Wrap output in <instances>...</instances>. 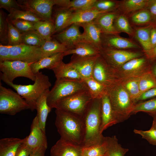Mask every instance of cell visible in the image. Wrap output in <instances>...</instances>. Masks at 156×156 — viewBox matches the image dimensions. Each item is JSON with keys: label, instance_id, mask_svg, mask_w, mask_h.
<instances>
[{"label": "cell", "instance_id": "94428289", "mask_svg": "<svg viewBox=\"0 0 156 156\" xmlns=\"http://www.w3.org/2000/svg\"><path fill=\"white\" fill-rule=\"evenodd\" d=\"M105 156V155H103V156Z\"/></svg>", "mask_w": 156, "mask_h": 156}, {"label": "cell", "instance_id": "44dd1931", "mask_svg": "<svg viewBox=\"0 0 156 156\" xmlns=\"http://www.w3.org/2000/svg\"><path fill=\"white\" fill-rule=\"evenodd\" d=\"M118 16L113 11L103 14L93 21L101 30L102 34L107 35H117L119 32L114 25L115 21Z\"/></svg>", "mask_w": 156, "mask_h": 156}, {"label": "cell", "instance_id": "e575fe53", "mask_svg": "<svg viewBox=\"0 0 156 156\" xmlns=\"http://www.w3.org/2000/svg\"><path fill=\"white\" fill-rule=\"evenodd\" d=\"M150 27H141L136 30L135 37L141 44L144 51H147L151 49L150 41Z\"/></svg>", "mask_w": 156, "mask_h": 156}, {"label": "cell", "instance_id": "ab89813d", "mask_svg": "<svg viewBox=\"0 0 156 156\" xmlns=\"http://www.w3.org/2000/svg\"><path fill=\"white\" fill-rule=\"evenodd\" d=\"M7 21L8 27V45L14 46L23 44L21 38L22 33L8 19Z\"/></svg>", "mask_w": 156, "mask_h": 156}, {"label": "cell", "instance_id": "f6af8a7d", "mask_svg": "<svg viewBox=\"0 0 156 156\" xmlns=\"http://www.w3.org/2000/svg\"><path fill=\"white\" fill-rule=\"evenodd\" d=\"M8 20L21 33L30 31L35 30V22L21 19Z\"/></svg>", "mask_w": 156, "mask_h": 156}, {"label": "cell", "instance_id": "c3c4849f", "mask_svg": "<svg viewBox=\"0 0 156 156\" xmlns=\"http://www.w3.org/2000/svg\"><path fill=\"white\" fill-rule=\"evenodd\" d=\"M133 132L141 135L143 138L146 140L150 144L156 145V129L151 128L147 131L134 129Z\"/></svg>", "mask_w": 156, "mask_h": 156}, {"label": "cell", "instance_id": "681fc988", "mask_svg": "<svg viewBox=\"0 0 156 156\" xmlns=\"http://www.w3.org/2000/svg\"><path fill=\"white\" fill-rule=\"evenodd\" d=\"M0 8L4 9L9 12L12 9H21L17 1L15 0H0Z\"/></svg>", "mask_w": 156, "mask_h": 156}, {"label": "cell", "instance_id": "52a82bcc", "mask_svg": "<svg viewBox=\"0 0 156 156\" xmlns=\"http://www.w3.org/2000/svg\"><path fill=\"white\" fill-rule=\"evenodd\" d=\"M93 99L89 91H83L60 100L55 104L53 108L83 118Z\"/></svg>", "mask_w": 156, "mask_h": 156}, {"label": "cell", "instance_id": "f35d334b", "mask_svg": "<svg viewBox=\"0 0 156 156\" xmlns=\"http://www.w3.org/2000/svg\"><path fill=\"white\" fill-rule=\"evenodd\" d=\"M97 0H69L66 8L74 12L92 8Z\"/></svg>", "mask_w": 156, "mask_h": 156}, {"label": "cell", "instance_id": "74e56055", "mask_svg": "<svg viewBox=\"0 0 156 156\" xmlns=\"http://www.w3.org/2000/svg\"><path fill=\"white\" fill-rule=\"evenodd\" d=\"M139 86L141 94L151 88L156 87V79L151 70L139 77Z\"/></svg>", "mask_w": 156, "mask_h": 156}, {"label": "cell", "instance_id": "7402d4cb", "mask_svg": "<svg viewBox=\"0 0 156 156\" xmlns=\"http://www.w3.org/2000/svg\"><path fill=\"white\" fill-rule=\"evenodd\" d=\"M57 81H83L77 71L68 63L63 61L52 70Z\"/></svg>", "mask_w": 156, "mask_h": 156}, {"label": "cell", "instance_id": "f1b7e54d", "mask_svg": "<svg viewBox=\"0 0 156 156\" xmlns=\"http://www.w3.org/2000/svg\"><path fill=\"white\" fill-rule=\"evenodd\" d=\"M43 57L50 56L60 53H64L68 49L55 39L46 40L40 47Z\"/></svg>", "mask_w": 156, "mask_h": 156}, {"label": "cell", "instance_id": "db71d44e", "mask_svg": "<svg viewBox=\"0 0 156 156\" xmlns=\"http://www.w3.org/2000/svg\"><path fill=\"white\" fill-rule=\"evenodd\" d=\"M47 148L44 147L37 148L32 151L29 156H44Z\"/></svg>", "mask_w": 156, "mask_h": 156}, {"label": "cell", "instance_id": "e0dca14e", "mask_svg": "<svg viewBox=\"0 0 156 156\" xmlns=\"http://www.w3.org/2000/svg\"><path fill=\"white\" fill-rule=\"evenodd\" d=\"M79 27L77 24H73L54 36L68 50L72 49L76 43L81 40L82 34L79 31Z\"/></svg>", "mask_w": 156, "mask_h": 156}, {"label": "cell", "instance_id": "6da1fadb", "mask_svg": "<svg viewBox=\"0 0 156 156\" xmlns=\"http://www.w3.org/2000/svg\"><path fill=\"white\" fill-rule=\"evenodd\" d=\"M55 112V125L60 138L81 147L85 132L83 118L59 109Z\"/></svg>", "mask_w": 156, "mask_h": 156}, {"label": "cell", "instance_id": "7c38bea8", "mask_svg": "<svg viewBox=\"0 0 156 156\" xmlns=\"http://www.w3.org/2000/svg\"><path fill=\"white\" fill-rule=\"evenodd\" d=\"M42 58V53L40 47L23 44L10 46L9 60H19L32 64Z\"/></svg>", "mask_w": 156, "mask_h": 156}, {"label": "cell", "instance_id": "6f0895ef", "mask_svg": "<svg viewBox=\"0 0 156 156\" xmlns=\"http://www.w3.org/2000/svg\"><path fill=\"white\" fill-rule=\"evenodd\" d=\"M150 41L152 49L156 46V28H152L150 32Z\"/></svg>", "mask_w": 156, "mask_h": 156}, {"label": "cell", "instance_id": "4316f807", "mask_svg": "<svg viewBox=\"0 0 156 156\" xmlns=\"http://www.w3.org/2000/svg\"><path fill=\"white\" fill-rule=\"evenodd\" d=\"M100 50L91 44L81 40L76 43L74 47L64 53V56L75 54L82 57L95 56L100 54Z\"/></svg>", "mask_w": 156, "mask_h": 156}, {"label": "cell", "instance_id": "277c9868", "mask_svg": "<svg viewBox=\"0 0 156 156\" xmlns=\"http://www.w3.org/2000/svg\"><path fill=\"white\" fill-rule=\"evenodd\" d=\"M108 95L118 123L123 122L132 115L135 103L121 83L108 89Z\"/></svg>", "mask_w": 156, "mask_h": 156}, {"label": "cell", "instance_id": "60d3db41", "mask_svg": "<svg viewBox=\"0 0 156 156\" xmlns=\"http://www.w3.org/2000/svg\"><path fill=\"white\" fill-rule=\"evenodd\" d=\"M107 151V146L105 141L100 145H94L82 148L83 156H102L104 155Z\"/></svg>", "mask_w": 156, "mask_h": 156}, {"label": "cell", "instance_id": "cb8c5ba5", "mask_svg": "<svg viewBox=\"0 0 156 156\" xmlns=\"http://www.w3.org/2000/svg\"><path fill=\"white\" fill-rule=\"evenodd\" d=\"M64 56V53H60L50 56L43 57L31 64V70L35 74L39 72L41 69L46 68L53 70L62 61Z\"/></svg>", "mask_w": 156, "mask_h": 156}, {"label": "cell", "instance_id": "f907efd6", "mask_svg": "<svg viewBox=\"0 0 156 156\" xmlns=\"http://www.w3.org/2000/svg\"><path fill=\"white\" fill-rule=\"evenodd\" d=\"M155 97H156V87L151 88L142 93L137 100L136 103Z\"/></svg>", "mask_w": 156, "mask_h": 156}, {"label": "cell", "instance_id": "816d5d0a", "mask_svg": "<svg viewBox=\"0 0 156 156\" xmlns=\"http://www.w3.org/2000/svg\"><path fill=\"white\" fill-rule=\"evenodd\" d=\"M10 59V46L0 44V62L9 60Z\"/></svg>", "mask_w": 156, "mask_h": 156}, {"label": "cell", "instance_id": "11a10c76", "mask_svg": "<svg viewBox=\"0 0 156 156\" xmlns=\"http://www.w3.org/2000/svg\"><path fill=\"white\" fill-rule=\"evenodd\" d=\"M144 52L145 56L148 60L156 58V46L151 49Z\"/></svg>", "mask_w": 156, "mask_h": 156}, {"label": "cell", "instance_id": "4fadbf2b", "mask_svg": "<svg viewBox=\"0 0 156 156\" xmlns=\"http://www.w3.org/2000/svg\"><path fill=\"white\" fill-rule=\"evenodd\" d=\"M92 77L108 89L119 83L113 69L100 54L95 62Z\"/></svg>", "mask_w": 156, "mask_h": 156}, {"label": "cell", "instance_id": "5b68a950", "mask_svg": "<svg viewBox=\"0 0 156 156\" xmlns=\"http://www.w3.org/2000/svg\"><path fill=\"white\" fill-rule=\"evenodd\" d=\"M89 91L83 81H56L47 97V103L52 109L58 101L78 93Z\"/></svg>", "mask_w": 156, "mask_h": 156}, {"label": "cell", "instance_id": "30bf717a", "mask_svg": "<svg viewBox=\"0 0 156 156\" xmlns=\"http://www.w3.org/2000/svg\"><path fill=\"white\" fill-rule=\"evenodd\" d=\"M22 10L29 11L43 21H53L52 9L54 6H61L62 0H17Z\"/></svg>", "mask_w": 156, "mask_h": 156}, {"label": "cell", "instance_id": "2e32d148", "mask_svg": "<svg viewBox=\"0 0 156 156\" xmlns=\"http://www.w3.org/2000/svg\"><path fill=\"white\" fill-rule=\"evenodd\" d=\"M82 148L60 138L51 147L50 156H83Z\"/></svg>", "mask_w": 156, "mask_h": 156}, {"label": "cell", "instance_id": "ac0fdd59", "mask_svg": "<svg viewBox=\"0 0 156 156\" xmlns=\"http://www.w3.org/2000/svg\"><path fill=\"white\" fill-rule=\"evenodd\" d=\"M78 25L82 27L84 30L82 34L81 40L91 44L100 51L103 47L101 40L102 33L100 29L93 21Z\"/></svg>", "mask_w": 156, "mask_h": 156}, {"label": "cell", "instance_id": "3957f363", "mask_svg": "<svg viewBox=\"0 0 156 156\" xmlns=\"http://www.w3.org/2000/svg\"><path fill=\"white\" fill-rule=\"evenodd\" d=\"M34 83L28 85L17 84L11 83L0 76V79L14 89L24 99L29 105L32 111L36 109L38 99L43 93L51 86L48 77L42 72L35 74Z\"/></svg>", "mask_w": 156, "mask_h": 156}, {"label": "cell", "instance_id": "7dc6e473", "mask_svg": "<svg viewBox=\"0 0 156 156\" xmlns=\"http://www.w3.org/2000/svg\"><path fill=\"white\" fill-rule=\"evenodd\" d=\"M151 14L147 10H144L134 14L132 16V21L136 24H143L149 22L151 18Z\"/></svg>", "mask_w": 156, "mask_h": 156}, {"label": "cell", "instance_id": "d590c367", "mask_svg": "<svg viewBox=\"0 0 156 156\" xmlns=\"http://www.w3.org/2000/svg\"><path fill=\"white\" fill-rule=\"evenodd\" d=\"M21 38L23 44L40 47L46 40L35 30L22 33Z\"/></svg>", "mask_w": 156, "mask_h": 156}, {"label": "cell", "instance_id": "d6986e66", "mask_svg": "<svg viewBox=\"0 0 156 156\" xmlns=\"http://www.w3.org/2000/svg\"><path fill=\"white\" fill-rule=\"evenodd\" d=\"M101 40L103 47L122 50L140 48L131 40L117 35H107L102 34Z\"/></svg>", "mask_w": 156, "mask_h": 156}, {"label": "cell", "instance_id": "f546056e", "mask_svg": "<svg viewBox=\"0 0 156 156\" xmlns=\"http://www.w3.org/2000/svg\"><path fill=\"white\" fill-rule=\"evenodd\" d=\"M105 141L107 146L105 156H124L129 150L119 143L116 136L105 137Z\"/></svg>", "mask_w": 156, "mask_h": 156}, {"label": "cell", "instance_id": "d4e9b609", "mask_svg": "<svg viewBox=\"0 0 156 156\" xmlns=\"http://www.w3.org/2000/svg\"><path fill=\"white\" fill-rule=\"evenodd\" d=\"M23 139L5 138L0 140V156H15L18 151L25 142Z\"/></svg>", "mask_w": 156, "mask_h": 156}, {"label": "cell", "instance_id": "ee69618b", "mask_svg": "<svg viewBox=\"0 0 156 156\" xmlns=\"http://www.w3.org/2000/svg\"><path fill=\"white\" fill-rule=\"evenodd\" d=\"M148 1L146 0H127L124 1L122 6L126 11H134L147 5Z\"/></svg>", "mask_w": 156, "mask_h": 156}, {"label": "cell", "instance_id": "9c48e42d", "mask_svg": "<svg viewBox=\"0 0 156 156\" xmlns=\"http://www.w3.org/2000/svg\"><path fill=\"white\" fill-rule=\"evenodd\" d=\"M31 64L16 60L0 62V76L11 83L18 77L27 78L34 81L35 74L31 70Z\"/></svg>", "mask_w": 156, "mask_h": 156}, {"label": "cell", "instance_id": "f5cc1de1", "mask_svg": "<svg viewBox=\"0 0 156 156\" xmlns=\"http://www.w3.org/2000/svg\"><path fill=\"white\" fill-rule=\"evenodd\" d=\"M25 141L19 148L15 156H30L33 150L26 144Z\"/></svg>", "mask_w": 156, "mask_h": 156}, {"label": "cell", "instance_id": "9f6ffc18", "mask_svg": "<svg viewBox=\"0 0 156 156\" xmlns=\"http://www.w3.org/2000/svg\"><path fill=\"white\" fill-rule=\"evenodd\" d=\"M147 5L151 15L156 16V0L149 1Z\"/></svg>", "mask_w": 156, "mask_h": 156}, {"label": "cell", "instance_id": "8fae6325", "mask_svg": "<svg viewBox=\"0 0 156 156\" xmlns=\"http://www.w3.org/2000/svg\"><path fill=\"white\" fill-rule=\"evenodd\" d=\"M100 54L112 68H118L133 59L144 56V53L134 51L103 47Z\"/></svg>", "mask_w": 156, "mask_h": 156}, {"label": "cell", "instance_id": "7a4b0ae2", "mask_svg": "<svg viewBox=\"0 0 156 156\" xmlns=\"http://www.w3.org/2000/svg\"><path fill=\"white\" fill-rule=\"evenodd\" d=\"M101 111V99H93L83 117L85 132L83 148L101 144L104 141L105 137L100 132Z\"/></svg>", "mask_w": 156, "mask_h": 156}, {"label": "cell", "instance_id": "7bdbcfd3", "mask_svg": "<svg viewBox=\"0 0 156 156\" xmlns=\"http://www.w3.org/2000/svg\"><path fill=\"white\" fill-rule=\"evenodd\" d=\"M115 27L117 31L120 32H123L129 35L133 34L132 29L127 19L122 15L118 16L114 22Z\"/></svg>", "mask_w": 156, "mask_h": 156}, {"label": "cell", "instance_id": "484cf974", "mask_svg": "<svg viewBox=\"0 0 156 156\" xmlns=\"http://www.w3.org/2000/svg\"><path fill=\"white\" fill-rule=\"evenodd\" d=\"M54 15L55 33L60 32L68 27L74 12L66 7L57 6Z\"/></svg>", "mask_w": 156, "mask_h": 156}, {"label": "cell", "instance_id": "8d00e7d4", "mask_svg": "<svg viewBox=\"0 0 156 156\" xmlns=\"http://www.w3.org/2000/svg\"><path fill=\"white\" fill-rule=\"evenodd\" d=\"M140 112L147 113L153 117L156 115V98L136 103L132 114Z\"/></svg>", "mask_w": 156, "mask_h": 156}, {"label": "cell", "instance_id": "9a60e30c", "mask_svg": "<svg viewBox=\"0 0 156 156\" xmlns=\"http://www.w3.org/2000/svg\"><path fill=\"white\" fill-rule=\"evenodd\" d=\"M26 137V143L33 150L40 147L47 148V142L45 133L39 127L37 115L33 120L30 134Z\"/></svg>", "mask_w": 156, "mask_h": 156}, {"label": "cell", "instance_id": "83f0119b", "mask_svg": "<svg viewBox=\"0 0 156 156\" xmlns=\"http://www.w3.org/2000/svg\"><path fill=\"white\" fill-rule=\"evenodd\" d=\"M49 91V89L46 90L38 99L36 108L39 127L45 133L47 118L51 109L47 103V97Z\"/></svg>", "mask_w": 156, "mask_h": 156}, {"label": "cell", "instance_id": "4dcf8cb0", "mask_svg": "<svg viewBox=\"0 0 156 156\" xmlns=\"http://www.w3.org/2000/svg\"><path fill=\"white\" fill-rule=\"evenodd\" d=\"M83 80L93 99H101L108 94V88L92 77Z\"/></svg>", "mask_w": 156, "mask_h": 156}, {"label": "cell", "instance_id": "d6a6232c", "mask_svg": "<svg viewBox=\"0 0 156 156\" xmlns=\"http://www.w3.org/2000/svg\"><path fill=\"white\" fill-rule=\"evenodd\" d=\"M139 79V77L134 78L120 83L128 93L131 99L135 103L141 95Z\"/></svg>", "mask_w": 156, "mask_h": 156}, {"label": "cell", "instance_id": "680465c9", "mask_svg": "<svg viewBox=\"0 0 156 156\" xmlns=\"http://www.w3.org/2000/svg\"><path fill=\"white\" fill-rule=\"evenodd\" d=\"M151 71L156 79V62L151 66Z\"/></svg>", "mask_w": 156, "mask_h": 156}, {"label": "cell", "instance_id": "91938a15", "mask_svg": "<svg viewBox=\"0 0 156 156\" xmlns=\"http://www.w3.org/2000/svg\"><path fill=\"white\" fill-rule=\"evenodd\" d=\"M154 118L151 128L156 129V115L153 117Z\"/></svg>", "mask_w": 156, "mask_h": 156}, {"label": "cell", "instance_id": "8992f818", "mask_svg": "<svg viewBox=\"0 0 156 156\" xmlns=\"http://www.w3.org/2000/svg\"><path fill=\"white\" fill-rule=\"evenodd\" d=\"M151 66L145 56L131 60L120 66L113 69L119 83L131 79L140 77L151 70Z\"/></svg>", "mask_w": 156, "mask_h": 156}, {"label": "cell", "instance_id": "1f68e13d", "mask_svg": "<svg viewBox=\"0 0 156 156\" xmlns=\"http://www.w3.org/2000/svg\"><path fill=\"white\" fill-rule=\"evenodd\" d=\"M34 27L35 30L45 40L51 39V36L55 33V28L53 21H42L35 22Z\"/></svg>", "mask_w": 156, "mask_h": 156}, {"label": "cell", "instance_id": "5bb4252c", "mask_svg": "<svg viewBox=\"0 0 156 156\" xmlns=\"http://www.w3.org/2000/svg\"><path fill=\"white\" fill-rule=\"evenodd\" d=\"M100 54L90 57L73 54L69 63L77 71L83 80L92 77L95 62Z\"/></svg>", "mask_w": 156, "mask_h": 156}, {"label": "cell", "instance_id": "b9f144b4", "mask_svg": "<svg viewBox=\"0 0 156 156\" xmlns=\"http://www.w3.org/2000/svg\"><path fill=\"white\" fill-rule=\"evenodd\" d=\"M4 12L0 10V44L7 45L8 44V21Z\"/></svg>", "mask_w": 156, "mask_h": 156}, {"label": "cell", "instance_id": "ffe728a7", "mask_svg": "<svg viewBox=\"0 0 156 156\" xmlns=\"http://www.w3.org/2000/svg\"><path fill=\"white\" fill-rule=\"evenodd\" d=\"M101 125L100 132L118 123L108 94L101 99Z\"/></svg>", "mask_w": 156, "mask_h": 156}, {"label": "cell", "instance_id": "bcb514c9", "mask_svg": "<svg viewBox=\"0 0 156 156\" xmlns=\"http://www.w3.org/2000/svg\"><path fill=\"white\" fill-rule=\"evenodd\" d=\"M117 5V3L113 0H97L92 7L100 11L112 12Z\"/></svg>", "mask_w": 156, "mask_h": 156}, {"label": "cell", "instance_id": "603a6c76", "mask_svg": "<svg viewBox=\"0 0 156 156\" xmlns=\"http://www.w3.org/2000/svg\"><path fill=\"white\" fill-rule=\"evenodd\" d=\"M110 12H111L100 11L92 7L74 12L68 27L73 24H78L92 22L101 15Z\"/></svg>", "mask_w": 156, "mask_h": 156}, {"label": "cell", "instance_id": "836d02e7", "mask_svg": "<svg viewBox=\"0 0 156 156\" xmlns=\"http://www.w3.org/2000/svg\"><path fill=\"white\" fill-rule=\"evenodd\" d=\"M7 18L8 20L21 19L33 22L43 21L29 11L15 9L10 11Z\"/></svg>", "mask_w": 156, "mask_h": 156}, {"label": "cell", "instance_id": "ba28073f", "mask_svg": "<svg viewBox=\"0 0 156 156\" xmlns=\"http://www.w3.org/2000/svg\"><path fill=\"white\" fill-rule=\"evenodd\" d=\"M30 109L25 100L17 92L0 83V113L14 115L25 109Z\"/></svg>", "mask_w": 156, "mask_h": 156}]
</instances>
